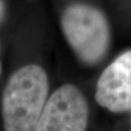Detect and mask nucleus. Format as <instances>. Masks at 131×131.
<instances>
[{"label":"nucleus","instance_id":"1","mask_svg":"<svg viewBox=\"0 0 131 131\" xmlns=\"http://www.w3.org/2000/svg\"><path fill=\"white\" fill-rule=\"evenodd\" d=\"M49 79L37 64L15 71L2 95V118L5 131H35L48 100Z\"/></svg>","mask_w":131,"mask_h":131},{"label":"nucleus","instance_id":"5","mask_svg":"<svg viewBox=\"0 0 131 131\" xmlns=\"http://www.w3.org/2000/svg\"><path fill=\"white\" fill-rule=\"evenodd\" d=\"M6 15V3L5 0H0V24L3 21Z\"/></svg>","mask_w":131,"mask_h":131},{"label":"nucleus","instance_id":"6","mask_svg":"<svg viewBox=\"0 0 131 131\" xmlns=\"http://www.w3.org/2000/svg\"><path fill=\"white\" fill-rule=\"evenodd\" d=\"M0 56H1V43H0ZM1 73H2V62L0 59V76H1Z\"/></svg>","mask_w":131,"mask_h":131},{"label":"nucleus","instance_id":"3","mask_svg":"<svg viewBox=\"0 0 131 131\" xmlns=\"http://www.w3.org/2000/svg\"><path fill=\"white\" fill-rule=\"evenodd\" d=\"M89 104L74 84H63L48 98L35 131H85Z\"/></svg>","mask_w":131,"mask_h":131},{"label":"nucleus","instance_id":"4","mask_svg":"<svg viewBox=\"0 0 131 131\" xmlns=\"http://www.w3.org/2000/svg\"><path fill=\"white\" fill-rule=\"evenodd\" d=\"M95 99L113 113L131 111V51L122 53L105 68L96 84Z\"/></svg>","mask_w":131,"mask_h":131},{"label":"nucleus","instance_id":"2","mask_svg":"<svg viewBox=\"0 0 131 131\" xmlns=\"http://www.w3.org/2000/svg\"><path fill=\"white\" fill-rule=\"evenodd\" d=\"M62 33L76 56L84 64L96 65L107 53L111 30L106 16L86 3L69 5L61 16Z\"/></svg>","mask_w":131,"mask_h":131}]
</instances>
